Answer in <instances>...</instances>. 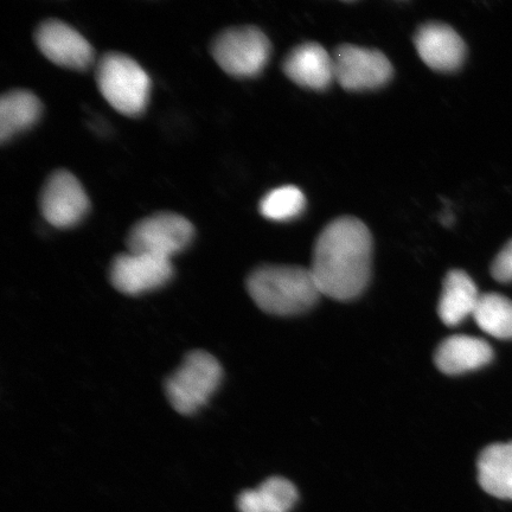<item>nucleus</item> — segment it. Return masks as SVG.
<instances>
[{"label": "nucleus", "instance_id": "1", "mask_svg": "<svg viewBox=\"0 0 512 512\" xmlns=\"http://www.w3.org/2000/svg\"><path fill=\"white\" fill-rule=\"evenodd\" d=\"M373 238L366 224L343 216L319 234L310 271L320 294L335 300L354 299L368 286Z\"/></svg>", "mask_w": 512, "mask_h": 512}, {"label": "nucleus", "instance_id": "2", "mask_svg": "<svg viewBox=\"0 0 512 512\" xmlns=\"http://www.w3.org/2000/svg\"><path fill=\"white\" fill-rule=\"evenodd\" d=\"M254 303L275 316H294L312 309L320 294L310 268L265 265L256 268L247 280Z\"/></svg>", "mask_w": 512, "mask_h": 512}, {"label": "nucleus", "instance_id": "3", "mask_svg": "<svg viewBox=\"0 0 512 512\" xmlns=\"http://www.w3.org/2000/svg\"><path fill=\"white\" fill-rule=\"evenodd\" d=\"M96 83L108 104L127 117H138L149 104L151 80L140 64L121 53H107L96 64Z\"/></svg>", "mask_w": 512, "mask_h": 512}, {"label": "nucleus", "instance_id": "4", "mask_svg": "<svg viewBox=\"0 0 512 512\" xmlns=\"http://www.w3.org/2000/svg\"><path fill=\"white\" fill-rule=\"evenodd\" d=\"M222 379V367L213 355L196 350L185 356L165 382V393L179 414L190 415L206 405Z\"/></svg>", "mask_w": 512, "mask_h": 512}, {"label": "nucleus", "instance_id": "5", "mask_svg": "<svg viewBox=\"0 0 512 512\" xmlns=\"http://www.w3.org/2000/svg\"><path fill=\"white\" fill-rule=\"evenodd\" d=\"M272 46L254 27L229 28L215 37L211 54L219 66L235 78H254L270 61Z\"/></svg>", "mask_w": 512, "mask_h": 512}, {"label": "nucleus", "instance_id": "6", "mask_svg": "<svg viewBox=\"0 0 512 512\" xmlns=\"http://www.w3.org/2000/svg\"><path fill=\"white\" fill-rule=\"evenodd\" d=\"M194 235V226L184 216L163 211L134 224L126 243L128 252L171 260L190 245Z\"/></svg>", "mask_w": 512, "mask_h": 512}, {"label": "nucleus", "instance_id": "7", "mask_svg": "<svg viewBox=\"0 0 512 512\" xmlns=\"http://www.w3.org/2000/svg\"><path fill=\"white\" fill-rule=\"evenodd\" d=\"M332 59L335 80L350 92L373 91L393 78L392 63L379 50L343 44Z\"/></svg>", "mask_w": 512, "mask_h": 512}, {"label": "nucleus", "instance_id": "8", "mask_svg": "<svg viewBox=\"0 0 512 512\" xmlns=\"http://www.w3.org/2000/svg\"><path fill=\"white\" fill-rule=\"evenodd\" d=\"M91 203L79 179L68 170L55 171L40 195L41 213L51 226L72 228L85 219Z\"/></svg>", "mask_w": 512, "mask_h": 512}, {"label": "nucleus", "instance_id": "9", "mask_svg": "<svg viewBox=\"0 0 512 512\" xmlns=\"http://www.w3.org/2000/svg\"><path fill=\"white\" fill-rule=\"evenodd\" d=\"M172 274L171 260L131 252L115 256L110 268L113 287L128 296L157 290L168 283Z\"/></svg>", "mask_w": 512, "mask_h": 512}, {"label": "nucleus", "instance_id": "10", "mask_svg": "<svg viewBox=\"0 0 512 512\" xmlns=\"http://www.w3.org/2000/svg\"><path fill=\"white\" fill-rule=\"evenodd\" d=\"M35 42L41 53L57 66L86 70L93 64L91 43L78 30L59 19H48L38 25Z\"/></svg>", "mask_w": 512, "mask_h": 512}, {"label": "nucleus", "instance_id": "11", "mask_svg": "<svg viewBox=\"0 0 512 512\" xmlns=\"http://www.w3.org/2000/svg\"><path fill=\"white\" fill-rule=\"evenodd\" d=\"M414 43L421 60L435 72H456L464 63L465 43L450 25L435 22L421 25Z\"/></svg>", "mask_w": 512, "mask_h": 512}, {"label": "nucleus", "instance_id": "12", "mask_svg": "<svg viewBox=\"0 0 512 512\" xmlns=\"http://www.w3.org/2000/svg\"><path fill=\"white\" fill-rule=\"evenodd\" d=\"M287 78L311 91H324L335 80L334 59L318 43H304L292 49L283 63Z\"/></svg>", "mask_w": 512, "mask_h": 512}, {"label": "nucleus", "instance_id": "13", "mask_svg": "<svg viewBox=\"0 0 512 512\" xmlns=\"http://www.w3.org/2000/svg\"><path fill=\"white\" fill-rule=\"evenodd\" d=\"M494 351L484 339L452 336L445 339L435 352V364L447 375H459L477 370L492 361Z\"/></svg>", "mask_w": 512, "mask_h": 512}, {"label": "nucleus", "instance_id": "14", "mask_svg": "<svg viewBox=\"0 0 512 512\" xmlns=\"http://www.w3.org/2000/svg\"><path fill=\"white\" fill-rule=\"evenodd\" d=\"M477 469L478 482L485 492L512 501V441L484 448Z\"/></svg>", "mask_w": 512, "mask_h": 512}, {"label": "nucleus", "instance_id": "15", "mask_svg": "<svg viewBox=\"0 0 512 512\" xmlns=\"http://www.w3.org/2000/svg\"><path fill=\"white\" fill-rule=\"evenodd\" d=\"M480 294L477 286L464 271L453 270L446 275L438 312L443 323L458 325L476 310Z\"/></svg>", "mask_w": 512, "mask_h": 512}, {"label": "nucleus", "instance_id": "16", "mask_svg": "<svg viewBox=\"0 0 512 512\" xmlns=\"http://www.w3.org/2000/svg\"><path fill=\"white\" fill-rule=\"evenodd\" d=\"M41 113L40 99L27 89H14L3 94L0 99V142L6 143L34 126Z\"/></svg>", "mask_w": 512, "mask_h": 512}, {"label": "nucleus", "instance_id": "17", "mask_svg": "<svg viewBox=\"0 0 512 512\" xmlns=\"http://www.w3.org/2000/svg\"><path fill=\"white\" fill-rule=\"evenodd\" d=\"M298 499L290 480L272 477L255 490L243 491L238 498L240 512H288Z\"/></svg>", "mask_w": 512, "mask_h": 512}, {"label": "nucleus", "instance_id": "18", "mask_svg": "<svg viewBox=\"0 0 512 512\" xmlns=\"http://www.w3.org/2000/svg\"><path fill=\"white\" fill-rule=\"evenodd\" d=\"M473 318L486 334L498 339L512 338V302L502 294H480Z\"/></svg>", "mask_w": 512, "mask_h": 512}, {"label": "nucleus", "instance_id": "19", "mask_svg": "<svg viewBox=\"0 0 512 512\" xmlns=\"http://www.w3.org/2000/svg\"><path fill=\"white\" fill-rule=\"evenodd\" d=\"M306 198L303 191L293 185L273 189L262 198L260 213L268 220L286 222L304 213Z\"/></svg>", "mask_w": 512, "mask_h": 512}, {"label": "nucleus", "instance_id": "20", "mask_svg": "<svg viewBox=\"0 0 512 512\" xmlns=\"http://www.w3.org/2000/svg\"><path fill=\"white\" fill-rule=\"evenodd\" d=\"M491 274L499 283L512 281V240L504 246L492 262Z\"/></svg>", "mask_w": 512, "mask_h": 512}]
</instances>
